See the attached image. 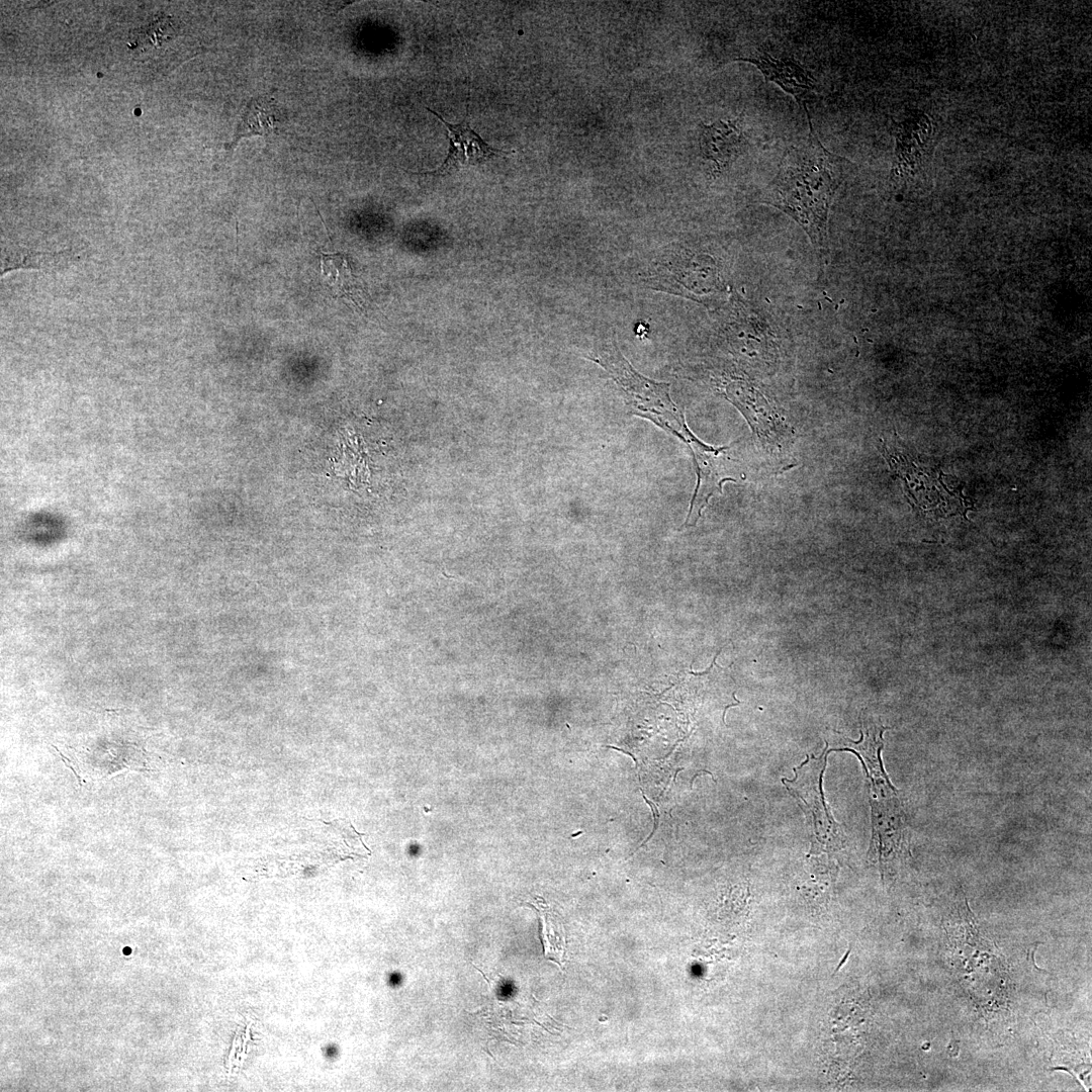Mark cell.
<instances>
[{
    "mask_svg": "<svg viewBox=\"0 0 1092 1092\" xmlns=\"http://www.w3.org/2000/svg\"><path fill=\"white\" fill-rule=\"evenodd\" d=\"M872 847L880 858L899 852L904 843V814L897 795L871 797Z\"/></svg>",
    "mask_w": 1092,
    "mask_h": 1092,
    "instance_id": "8fae6325",
    "label": "cell"
},
{
    "mask_svg": "<svg viewBox=\"0 0 1092 1092\" xmlns=\"http://www.w3.org/2000/svg\"><path fill=\"white\" fill-rule=\"evenodd\" d=\"M647 281L654 289L707 302L722 288L720 271L709 255L671 249L651 265Z\"/></svg>",
    "mask_w": 1092,
    "mask_h": 1092,
    "instance_id": "277c9868",
    "label": "cell"
},
{
    "mask_svg": "<svg viewBox=\"0 0 1092 1092\" xmlns=\"http://www.w3.org/2000/svg\"><path fill=\"white\" fill-rule=\"evenodd\" d=\"M642 794H643V798H644V800L646 801V803H647V804H648V805L650 806V808H651V810H652V813H653V817H654V826H653V830L651 831L650 835H649V836H648V837H647V838H646V839H645V840L643 841V843H642V844H640V845H639V846H638V847L636 848V850H635L634 852H636V851H637V850H638V849H639V848H640L641 846H643V845H644L645 843H647V841H648V840H649V839H650V838H651V837L653 836V834H654V832L656 831V829H657V827H658V824H659V813H658V810H657V808H656L655 804H654V803H652L651 801H649V800H648V799H647V798L645 797L644 793H642Z\"/></svg>",
    "mask_w": 1092,
    "mask_h": 1092,
    "instance_id": "2e32d148",
    "label": "cell"
},
{
    "mask_svg": "<svg viewBox=\"0 0 1092 1092\" xmlns=\"http://www.w3.org/2000/svg\"><path fill=\"white\" fill-rule=\"evenodd\" d=\"M746 144L741 119L718 120L701 126L700 150L704 159L714 163L721 172L739 156Z\"/></svg>",
    "mask_w": 1092,
    "mask_h": 1092,
    "instance_id": "30bf717a",
    "label": "cell"
},
{
    "mask_svg": "<svg viewBox=\"0 0 1092 1092\" xmlns=\"http://www.w3.org/2000/svg\"><path fill=\"white\" fill-rule=\"evenodd\" d=\"M321 255L323 276L337 297H347L360 306V301L357 299L360 297L359 287L344 255L339 253H322Z\"/></svg>",
    "mask_w": 1092,
    "mask_h": 1092,
    "instance_id": "4fadbf2b",
    "label": "cell"
},
{
    "mask_svg": "<svg viewBox=\"0 0 1092 1092\" xmlns=\"http://www.w3.org/2000/svg\"><path fill=\"white\" fill-rule=\"evenodd\" d=\"M888 727H884L880 723H862L860 740L852 741L844 738L846 741L845 746L836 749L850 750L859 757L872 785V797H885L896 794V789L890 783L881 759V751L884 747L883 732Z\"/></svg>",
    "mask_w": 1092,
    "mask_h": 1092,
    "instance_id": "ba28073f",
    "label": "cell"
},
{
    "mask_svg": "<svg viewBox=\"0 0 1092 1092\" xmlns=\"http://www.w3.org/2000/svg\"><path fill=\"white\" fill-rule=\"evenodd\" d=\"M588 358L617 383L632 414L653 422L687 445L697 439L686 423L684 412L670 396V384L639 373L621 353L616 339L600 343Z\"/></svg>",
    "mask_w": 1092,
    "mask_h": 1092,
    "instance_id": "7a4b0ae2",
    "label": "cell"
},
{
    "mask_svg": "<svg viewBox=\"0 0 1092 1092\" xmlns=\"http://www.w3.org/2000/svg\"><path fill=\"white\" fill-rule=\"evenodd\" d=\"M426 109L435 115L445 126L447 132L446 135L449 140V148L447 157L440 167L419 174L444 176L462 168L480 165L494 157L506 156L509 154L508 152L495 149L486 144L485 141L471 128L466 118L467 116H465L461 122L450 123L433 109L429 107Z\"/></svg>",
    "mask_w": 1092,
    "mask_h": 1092,
    "instance_id": "5b68a950",
    "label": "cell"
},
{
    "mask_svg": "<svg viewBox=\"0 0 1092 1092\" xmlns=\"http://www.w3.org/2000/svg\"><path fill=\"white\" fill-rule=\"evenodd\" d=\"M149 28L151 29V31H152V32L154 33V35H155V34H156V32H157V29H156V30L154 29V25H153V24L149 25ZM158 37H159V38H162V39H165V38H163V37H160V36H158ZM150 39H151V40H153V41L155 40L156 42H157V40H159V39H158L157 37H154V36L150 37Z\"/></svg>",
    "mask_w": 1092,
    "mask_h": 1092,
    "instance_id": "ac0fdd59",
    "label": "cell"
},
{
    "mask_svg": "<svg viewBox=\"0 0 1092 1092\" xmlns=\"http://www.w3.org/2000/svg\"><path fill=\"white\" fill-rule=\"evenodd\" d=\"M606 747H608V748H613V749H615V750H618V751H621V752H623V753H626V754H628V755H629V756H631V758H632V759L634 760V762H635V767H636V769L638 768V762H637V759H636V757H635V756H634V755H633V754H632L631 752H628V751H626V750H624V749H621V748H618V747H615V746H611V745H607Z\"/></svg>",
    "mask_w": 1092,
    "mask_h": 1092,
    "instance_id": "e0dca14e",
    "label": "cell"
},
{
    "mask_svg": "<svg viewBox=\"0 0 1092 1092\" xmlns=\"http://www.w3.org/2000/svg\"><path fill=\"white\" fill-rule=\"evenodd\" d=\"M804 110L808 135L786 151L777 175L760 194V202L792 217L813 245L822 248L826 243L830 207L845 178L848 161L822 145L808 107Z\"/></svg>",
    "mask_w": 1092,
    "mask_h": 1092,
    "instance_id": "6da1fadb",
    "label": "cell"
},
{
    "mask_svg": "<svg viewBox=\"0 0 1092 1092\" xmlns=\"http://www.w3.org/2000/svg\"><path fill=\"white\" fill-rule=\"evenodd\" d=\"M71 256L69 251L39 252L25 247H5L2 250L1 273L15 268H47L59 265Z\"/></svg>",
    "mask_w": 1092,
    "mask_h": 1092,
    "instance_id": "9a60e30c",
    "label": "cell"
},
{
    "mask_svg": "<svg viewBox=\"0 0 1092 1092\" xmlns=\"http://www.w3.org/2000/svg\"><path fill=\"white\" fill-rule=\"evenodd\" d=\"M726 396L745 416L755 434L764 441L776 442L786 432L781 428L778 415L765 398L750 384L743 381L730 382Z\"/></svg>",
    "mask_w": 1092,
    "mask_h": 1092,
    "instance_id": "9c48e42d",
    "label": "cell"
},
{
    "mask_svg": "<svg viewBox=\"0 0 1092 1092\" xmlns=\"http://www.w3.org/2000/svg\"><path fill=\"white\" fill-rule=\"evenodd\" d=\"M689 448L694 457L698 481L684 526L694 515L693 526L698 522L710 498L715 493L722 492L724 481H736L731 473L729 459L726 458L728 447L715 448L697 439Z\"/></svg>",
    "mask_w": 1092,
    "mask_h": 1092,
    "instance_id": "8992f818",
    "label": "cell"
},
{
    "mask_svg": "<svg viewBox=\"0 0 1092 1092\" xmlns=\"http://www.w3.org/2000/svg\"><path fill=\"white\" fill-rule=\"evenodd\" d=\"M828 743L819 757L808 755L794 768V780L783 779L787 790L798 800L810 826V853L830 852L845 847V833L826 805L822 777L826 766Z\"/></svg>",
    "mask_w": 1092,
    "mask_h": 1092,
    "instance_id": "3957f363",
    "label": "cell"
},
{
    "mask_svg": "<svg viewBox=\"0 0 1092 1092\" xmlns=\"http://www.w3.org/2000/svg\"><path fill=\"white\" fill-rule=\"evenodd\" d=\"M279 120V111L273 99L266 97L252 99L242 115L236 142L243 136L272 134Z\"/></svg>",
    "mask_w": 1092,
    "mask_h": 1092,
    "instance_id": "7c38bea8",
    "label": "cell"
},
{
    "mask_svg": "<svg viewBox=\"0 0 1092 1092\" xmlns=\"http://www.w3.org/2000/svg\"><path fill=\"white\" fill-rule=\"evenodd\" d=\"M531 906L539 917V933L544 956L562 967L565 962L567 941L560 919L542 904H539V907Z\"/></svg>",
    "mask_w": 1092,
    "mask_h": 1092,
    "instance_id": "5bb4252c",
    "label": "cell"
},
{
    "mask_svg": "<svg viewBox=\"0 0 1092 1092\" xmlns=\"http://www.w3.org/2000/svg\"><path fill=\"white\" fill-rule=\"evenodd\" d=\"M738 60L754 65L765 81L777 84L793 96L802 109L807 107L811 94L817 91L812 75L794 61L776 58L765 52H755Z\"/></svg>",
    "mask_w": 1092,
    "mask_h": 1092,
    "instance_id": "52a82bcc",
    "label": "cell"
}]
</instances>
